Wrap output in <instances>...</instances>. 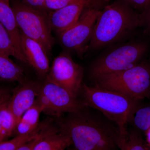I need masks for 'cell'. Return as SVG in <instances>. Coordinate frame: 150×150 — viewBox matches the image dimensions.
I'll return each mask as SVG.
<instances>
[{
  "label": "cell",
  "instance_id": "cell-1",
  "mask_svg": "<svg viewBox=\"0 0 150 150\" xmlns=\"http://www.w3.org/2000/svg\"><path fill=\"white\" fill-rule=\"evenodd\" d=\"M82 108L59 119L57 126L69 137L76 150H120L126 134L98 110Z\"/></svg>",
  "mask_w": 150,
  "mask_h": 150
},
{
  "label": "cell",
  "instance_id": "cell-2",
  "mask_svg": "<svg viewBox=\"0 0 150 150\" xmlns=\"http://www.w3.org/2000/svg\"><path fill=\"white\" fill-rule=\"evenodd\" d=\"M141 25L139 13L124 0L106 6L97 20L88 47L92 50L117 43Z\"/></svg>",
  "mask_w": 150,
  "mask_h": 150
},
{
  "label": "cell",
  "instance_id": "cell-3",
  "mask_svg": "<svg viewBox=\"0 0 150 150\" xmlns=\"http://www.w3.org/2000/svg\"><path fill=\"white\" fill-rule=\"evenodd\" d=\"M81 104L94 108L115 122L126 134L127 125L131 123L140 105V100L112 91L83 83L80 92Z\"/></svg>",
  "mask_w": 150,
  "mask_h": 150
},
{
  "label": "cell",
  "instance_id": "cell-4",
  "mask_svg": "<svg viewBox=\"0 0 150 150\" xmlns=\"http://www.w3.org/2000/svg\"><path fill=\"white\" fill-rule=\"evenodd\" d=\"M95 85L141 100L150 98V63L142 61L124 71L94 79Z\"/></svg>",
  "mask_w": 150,
  "mask_h": 150
},
{
  "label": "cell",
  "instance_id": "cell-5",
  "mask_svg": "<svg viewBox=\"0 0 150 150\" xmlns=\"http://www.w3.org/2000/svg\"><path fill=\"white\" fill-rule=\"evenodd\" d=\"M148 50L147 43L143 41L129 42L111 48L93 63L91 76L94 80L127 69L142 62Z\"/></svg>",
  "mask_w": 150,
  "mask_h": 150
},
{
  "label": "cell",
  "instance_id": "cell-6",
  "mask_svg": "<svg viewBox=\"0 0 150 150\" xmlns=\"http://www.w3.org/2000/svg\"><path fill=\"white\" fill-rule=\"evenodd\" d=\"M12 8L20 31L27 37L40 43L49 53L54 46V40L46 12L19 2L14 3Z\"/></svg>",
  "mask_w": 150,
  "mask_h": 150
},
{
  "label": "cell",
  "instance_id": "cell-7",
  "mask_svg": "<svg viewBox=\"0 0 150 150\" xmlns=\"http://www.w3.org/2000/svg\"><path fill=\"white\" fill-rule=\"evenodd\" d=\"M82 68L67 53H61L54 59L46 80L58 85L77 98L83 77Z\"/></svg>",
  "mask_w": 150,
  "mask_h": 150
},
{
  "label": "cell",
  "instance_id": "cell-8",
  "mask_svg": "<svg viewBox=\"0 0 150 150\" xmlns=\"http://www.w3.org/2000/svg\"><path fill=\"white\" fill-rule=\"evenodd\" d=\"M101 13L94 8L84 9L77 22L59 34L60 41L65 48L74 50L81 56L91 39L94 27Z\"/></svg>",
  "mask_w": 150,
  "mask_h": 150
},
{
  "label": "cell",
  "instance_id": "cell-9",
  "mask_svg": "<svg viewBox=\"0 0 150 150\" xmlns=\"http://www.w3.org/2000/svg\"><path fill=\"white\" fill-rule=\"evenodd\" d=\"M39 91L48 99L54 115L59 117L63 113L75 112L83 107L66 89L51 82L45 80L40 83Z\"/></svg>",
  "mask_w": 150,
  "mask_h": 150
},
{
  "label": "cell",
  "instance_id": "cell-10",
  "mask_svg": "<svg viewBox=\"0 0 150 150\" xmlns=\"http://www.w3.org/2000/svg\"><path fill=\"white\" fill-rule=\"evenodd\" d=\"M40 83L27 80L20 83L9 100V108L16 119L17 124L24 112L31 107L39 92Z\"/></svg>",
  "mask_w": 150,
  "mask_h": 150
},
{
  "label": "cell",
  "instance_id": "cell-11",
  "mask_svg": "<svg viewBox=\"0 0 150 150\" xmlns=\"http://www.w3.org/2000/svg\"><path fill=\"white\" fill-rule=\"evenodd\" d=\"M20 33L22 50L28 64L39 77L45 79L50 68L47 52L40 43Z\"/></svg>",
  "mask_w": 150,
  "mask_h": 150
},
{
  "label": "cell",
  "instance_id": "cell-12",
  "mask_svg": "<svg viewBox=\"0 0 150 150\" xmlns=\"http://www.w3.org/2000/svg\"><path fill=\"white\" fill-rule=\"evenodd\" d=\"M83 3L71 4L48 14V20L51 30L60 34L74 25L79 20L84 9Z\"/></svg>",
  "mask_w": 150,
  "mask_h": 150
},
{
  "label": "cell",
  "instance_id": "cell-13",
  "mask_svg": "<svg viewBox=\"0 0 150 150\" xmlns=\"http://www.w3.org/2000/svg\"><path fill=\"white\" fill-rule=\"evenodd\" d=\"M71 145L69 137L60 131L57 125L45 123L33 150H64Z\"/></svg>",
  "mask_w": 150,
  "mask_h": 150
},
{
  "label": "cell",
  "instance_id": "cell-14",
  "mask_svg": "<svg viewBox=\"0 0 150 150\" xmlns=\"http://www.w3.org/2000/svg\"><path fill=\"white\" fill-rule=\"evenodd\" d=\"M0 22L5 28L10 37L16 50L21 59V62L28 64L22 50L20 30L13 11L9 4L0 0Z\"/></svg>",
  "mask_w": 150,
  "mask_h": 150
},
{
  "label": "cell",
  "instance_id": "cell-15",
  "mask_svg": "<svg viewBox=\"0 0 150 150\" xmlns=\"http://www.w3.org/2000/svg\"><path fill=\"white\" fill-rule=\"evenodd\" d=\"M43 108L35 100L34 104L21 116L16 125L14 134L16 137L26 135L36 131L39 127V121Z\"/></svg>",
  "mask_w": 150,
  "mask_h": 150
},
{
  "label": "cell",
  "instance_id": "cell-16",
  "mask_svg": "<svg viewBox=\"0 0 150 150\" xmlns=\"http://www.w3.org/2000/svg\"><path fill=\"white\" fill-rule=\"evenodd\" d=\"M0 79L20 83L27 81L23 69L13 62L8 56L0 52Z\"/></svg>",
  "mask_w": 150,
  "mask_h": 150
},
{
  "label": "cell",
  "instance_id": "cell-17",
  "mask_svg": "<svg viewBox=\"0 0 150 150\" xmlns=\"http://www.w3.org/2000/svg\"><path fill=\"white\" fill-rule=\"evenodd\" d=\"M8 101L0 108V143L7 141L14 134L16 127V119L9 108Z\"/></svg>",
  "mask_w": 150,
  "mask_h": 150
},
{
  "label": "cell",
  "instance_id": "cell-18",
  "mask_svg": "<svg viewBox=\"0 0 150 150\" xmlns=\"http://www.w3.org/2000/svg\"><path fill=\"white\" fill-rule=\"evenodd\" d=\"M120 150H149L139 131L136 129L127 131L121 141Z\"/></svg>",
  "mask_w": 150,
  "mask_h": 150
},
{
  "label": "cell",
  "instance_id": "cell-19",
  "mask_svg": "<svg viewBox=\"0 0 150 150\" xmlns=\"http://www.w3.org/2000/svg\"><path fill=\"white\" fill-rule=\"evenodd\" d=\"M138 131L146 132L150 128V105L138 108L131 123Z\"/></svg>",
  "mask_w": 150,
  "mask_h": 150
},
{
  "label": "cell",
  "instance_id": "cell-20",
  "mask_svg": "<svg viewBox=\"0 0 150 150\" xmlns=\"http://www.w3.org/2000/svg\"><path fill=\"white\" fill-rule=\"evenodd\" d=\"M42 124L39 125L38 129L33 133L24 135L16 136L12 139L0 143V150H17L25 143L35 138L39 134Z\"/></svg>",
  "mask_w": 150,
  "mask_h": 150
},
{
  "label": "cell",
  "instance_id": "cell-21",
  "mask_svg": "<svg viewBox=\"0 0 150 150\" xmlns=\"http://www.w3.org/2000/svg\"><path fill=\"white\" fill-rule=\"evenodd\" d=\"M0 52L7 56H13L21 62V59L16 50L10 37L0 22Z\"/></svg>",
  "mask_w": 150,
  "mask_h": 150
},
{
  "label": "cell",
  "instance_id": "cell-22",
  "mask_svg": "<svg viewBox=\"0 0 150 150\" xmlns=\"http://www.w3.org/2000/svg\"><path fill=\"white\" fill-rule=\"evenodd\" d=\"M81 2L79 0H45V11H54L75 3ZM82 3V2H81Z\"/></svg>",
  "mask_w": 150,
  "mask_h": 150
},
{
  "label": "cell",
  "instance_id": "cell-23",
  "mask_svg": "<svg viewBox=\"0 0 150 150\" xmlns=\"http://www.w3.org/2000/svg\"><path fill=\"white\" fill-rule=\"evenodd\" d=\"M140 14L141 25L145 32L150 35V5L143 12Z\"/></svg>",
  "mask_w": 150,
  "mask_h": 150
},
{
  "label": "cell",
  "instance_id": "cell-24",
  "mask_svg": "<svg viewBox=\"0 0 150 150\" xmlns=\"http://www.w3.org/2000/svg\"><path fill=\"white\" fill-rule=\"evenodd\" d=\"M132 8L142 13L150 5V0H124Z\"/></svg>",
  "mask_w": 150,
  "mask_h": 150
},
{
  "label": "cell",
  "instance_id": "cell-25",
  "mask_svg": "<svg viewBox=\"0 0 150 150\" xmlns=\"http://www.w3.org/2000/svg\"><path fill=\"white\" fill-rule=\"evenodd\" d=\"M45 0H23V3L30 7L37 10L45 12L44 4Z\"/></svg>",
  "mask_w": 150,
  "mask_h": 150
},
{
  "label": "cell",
  "instance_id": "cell-26",
  "mask_svg": "<svg viewBox=\"0 0 150 150\" xmlns=\"http://www.w3.org/2000/svg\"><path fill=\"white\" fill-rule=\"evenodd\" d=\"M42 127H43V126H42ZM40 131L39 134L36 137L33 138L32 139L30 140V141L25 143L24 144H23V145H22L20 147H19L17 150H33V147L34 146L36 142H37L38 140L39 139Z\"/></svg>",
  "mask_w": 150,
  "mask_h": 150
},
{
  "label": "cell",
  "instance_id": "cell-27",
  "mask_svg": "<svg viewBox=\"0 0 150 150\" xmlns=\"http://www.w3.org/2000/svg\"><path fill=\"white\" fill-rule=\"evenodd\" d=\"M11 96L9 90L4 88H0V108L3 104L8 101Z\"/></svg>",
  "mask_w": 150,
  "mask_h": 150
},
{
  "label": "cell",
  "instance_id": "cell-28",
  "mask_svg": "<svg viewBox=\"0 0 150 150\" xmlns=\"http://www.w3.org/2000/svg\"><path fill=\"white\" fill-rule=\"evenodd\" d=\"M85 5L86 7L96 8V2L95 0H79Z\"/></svg>",
  "mask_w": 150,
  "mask_h": 150
},
{
  "label": "cell",
  "instance_id": "cell-29",
  "mask_svg": "<svg viewBox=\"0 0 150 150\" xmlns=\"http://www.w3.org/2000/svg\"><path fill=\"white\" fill-rule=\"evenodd\" d=\"M146 134L147 142H149V144H150V128L148 129L147 131H146Z\"/></svg>",
  "mask_w": 150,
  "mask_h": 150
},
{
  "label": "cell",
  "instance_id": "cell-30",
  "mask_svg": "<svg viewBox=\"0 0 150 150\" xmlns=\"http://www.w3.org/2000/svg\"><path fill=\"white\" fill-rule=\"evenodd\" d=\"M1 1H3L9 4V0H1Z\"/></svg>",
  "mask_w": 150,
  "mask_h": 150
},
{
  "label": "cell",
  "instance_id": "cell-31",
  "mask_svg": "<svg viewBox=\"0 0 150 150\" xmlns=\"http://www.w3.org/2000/svg\"><path fill=\"white\" fill-rule=\"evenodd\" d=\"M103 1H104L105 2H108L110 0H103Z\"/></svg>",
  "mask_w": 150,
  "mask_h": 150
}]
</instances>
